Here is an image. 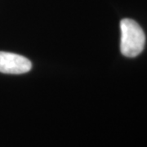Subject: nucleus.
I'll list each match as a JSON object with an SVG mask.
<instances>
[{"mask_svg":"<svg viewBox=\"0 0 147 147\" xmlns=\"http://www.w3.org/2000/svg\"><path fill=\"white\" fill-rule=\"evenodd\" d=\"M120 51L127 57H136L145 47L146 35L139 24L131 19L120 21Z\"/></svg>","mask_w":147,"mask_h":147,"instance_id":"nucleus-1","label":"nucleus"},{"mask_svg":"<svg viewBox=\"0 0 147 147\" xmlns=\"http://www.w3.org/2000/svg\"><path fill=\"white\" fill-rule=\"evenodd\" d=\"M32 64L26 57L15 53L0 52V72L20 74L30 70Z\"/></svg>","mask_w":147,"mask_h":147,"instance_id":"nucleus-2","label":"nucleus"}]
</instances>
